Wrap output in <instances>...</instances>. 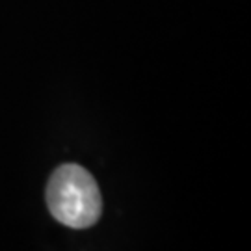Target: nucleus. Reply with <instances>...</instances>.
<instances>
[{"label": "nucleus", "instance_id": "f257e3e1", "mask_svg": "<svg viewBox=\"0 0 251 251\" xmlns=\"http://www.w3.org/2000/svg\"><path fill=\"white\" fill-rule=\"evenodd\" d=\"M47 205L50 214L71 229H86L99 222L102 198L97 182L78 164H63L47 184Z\"/></svg>", "mask_w": 251, "mask_h": 251}]
</instances>
